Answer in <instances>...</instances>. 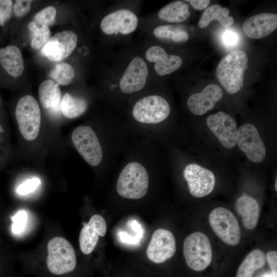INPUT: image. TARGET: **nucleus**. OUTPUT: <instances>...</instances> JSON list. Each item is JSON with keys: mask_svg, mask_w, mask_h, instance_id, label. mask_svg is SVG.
Returning a JSON list of instances; mask_svg holds the SVG:
<instances>
[{"mask_svg": "<svg viewBox=\"0 0 277 277\" xmlns=\"http://www.w3.org/2000/svg\"><path fill=\"white\" fill-rule=\"evenodd\" d=\"M247 62V54L241 50L232 51L221 60L216 68V76L227 92L234 94L242 88Z\"/></svg>", "mask_w": 277, "mask_h": 277, "instance_id": "1", "label": "nucleus"}, {"mask_svg": "<svg viewBox=\"0 0 277 277\" xmlns=\"http://www.w3.org/2000/svg\"><path fill=\"white\" fill-rule=\"evenodd\" d=\"M149 186V177L145 168L137 162L128 164L120 174L116 191L121 196L138 200L146 194Z\"/></svg>", "mask_w": 277, "mask_h": 277, "instance_id": "2", "label": "nucleus"}, {"mask_svg": "<svg viewBox=\"0 0 277 277\" xmlns=\"http://www.w3.org/2000/svg\"><path fill=\"white\" fill-rule=\"evenodd\" d=\"M46 264L49 271L57 275L73 271L76 266V258L72 245L64 238L51 239L47 245Z\"/></svg>", "mask_w": 277, "mask_h": 277, "instance_id": "3", "label": "nucleus"}, {"mask_svg": "<svg viewBox=\"0 0 277 277\" xmlns=\"http://www.w3.org/2000/svg\"><path fill=\"white\" fill-rule=\"evenodd\" d=\"M183 254L187 266L192 270L201 271L211 263L212 251L208 236L201 232H195L184 241Z\"/></svg>", "mask_w": 277, "mask_h": 277, "instance_id": "4", "label": "nucleus"}, {"mask_svg": "<svg viewBox=\"0 0 277 277\" xmlns=\"http://www.w3.org/2000/svg\"><path fill=\"white\" fill-rule=\"evenodd\" d=\"M15 117L22 136L28 141L35 140L40 129L41 114L37 101L31 95H25L18 101Z\"/></svg>", "mask_w": 277, "mask_h": 277, "instance_id": "5", "label": "nucleus"}, {"mask_svg": "<svg viewBox=\"0 0 277 277\" xmlns=\"http://www.w3.org/2000/svg\"><path fill=\"white\" fill-rule=\"evenodd\" d=\"M213 231L225 244L235 246L240 241L241 233L238 220L233 213L224 207L214 208L209 216Z\"/></svg>", "mask_w": 277, "mask_h": 277, "instance_id": "6", "label": "nucleus"}, {"mask_svg": "<svg viewBox=\"0 0 277 277\" xmlns=\"http://www.w3.org/2000/svg\"><path fill=\"white\" fill-rule=\"evenodd\" d=\"M170 111V105L164 98L152 95L143 97L136 102L132 109V115L138 122L153 124L167 118Z\"/></svg>", "mask_w": 277, "mask_h": 277, "instance_id": "7", "label": "nucleus"}, {"mask_svg": "<svg viewBox=\"0 0 277 277\" xmlns=\"http://www.w3.org/2000/svg\"><path fill=\"white\" fill-rule=\"evenodd\" d=\"M72 141L84 160L90 165L98 166L103 158L102 149L98 139L89 126L77 127L72 134Z\"/></svg>", "mask_w": 277, "mask_h": 277, "instance_id": "8", "label": "nucleus"}, {"mask_svg": "<svg viewBox=\"0 0 277 277\" xmlns=\"http://www.w3.org/2000/svg\"><path fill=\"white\" fill-rule=\"evenodd\" d=\"M236 144L253 162H261L265 157V145L257 129L251 124H244L237 130Z\"/></svg>", "mask_w": 277, "mask_h": 277, "instance_id": "9", "label": "nucleus"}, {"mask_svg": "<svg viewBox=\"0 0 277 277\" xmlns=\"http://www.w3.org/2000/svg\"><path fill=\"white\" fill-rule=\"evenodd\" d=\"M190 193L196 197L209 194L214 187L215 179L213 173L196 164L187 165L183 171Z\"/></svg>", "mask_w": 277, "mask_h": 277, "instance_id": "10", "label": "nucleus"}, {"mask_svg": "<svg viewBox=\"0 0 277 277\" xmlns=\"http://www.w3.org/2000/svg\"><path fill=\"white\" fill-rule=\"evenodd\" d=\"M176 251V242L169 230L159 228L153 233L146 249L148 259L155 264H161L171 258Z\"/></svg>", "mask_w": 277, "mask_h": 277, "instance_id": "11", "label": "nucleus"}, {"mask_svg": "<svg viewBox=\"0 0 277 277\" xmlns=\"http://www.w3.org/2000/svg\"><path fill=\"white\" fill-rule=\"evenodd\" d=\"M77 42L76 33L64 30L50 37L42 49L43 54L52 62H60L69 56L75 49Z\"/></svg>", "mask_w": 277, "mask_h": 277, "instance_id": "12", "label": "nucleus"}, {"mask_svg": "<svg viewBox=\"0 0 277 277\" xmlns=\"http://www.w3.org/2000/svg\"><path fill=\"white\" fill-rule=\"evenodd\" d=\"M206 123L225 147L230 149L235 146L237 126L235 121L229 115L222 111L219 112L209 115Z\"/></svg>", "mask_w": 277, "mask_h": 277, "instance_id": "13", "label": "nucleus"}, {"mask_svg": "<svg viewBox=\"0 0 277 277\" xmlns=\"http://www.w3.org/2000/svg\"><path fill=\"white\" fill-rule=\"evenodd\" d=\"M148 70L144 60L136 56L129 63L120 81L122 92L130 94L142 90L145 86Z\"/></svg>", "mask_w": 277, "mask_h": 277, "instance_id": "14", "label": "nucleus"}, {"mask_svg": "<svg viewBox=\"0 0 277 277\" xmlns=\"http://www.w3.org/2000/svg\"><path fill=\"white\" fill-rule=\"evenodd\" d=\"M138 24L136 15L127 9H120L105 16L101 22V28L105 34L117 32L128 34L134 31Z\"/></svg>", "mask_w": 277, "mask_h": 277, "instance_id": "15", "label": "nucleus"}, {"mask_svg": "<svg viewBox=\"0 0 277 277\" xmlns=\"http://www.w3.org/2000/svg\"><path fill=\"white\" fill-rule=\"evenodd\" d=\"M107 225L104 217L95 214L85 223L79 236V243L82 252L88 254L95 248L99 236H104L106 233Z\"/></svg>", "mask_w": 277, "mask_h": 277, "instance_id": "16", "label": "nucleus"}, {"mask_svg": "<svg viewBox=\"0 0 277 277\" xmlns=\"http://www.w3.org/2000/svg\"><path fill=\"white\" fill-rule=\"evenodd\" d=\"M221 88L214 84L205 87L199 93L190 95L187 101L190 111L196 115H202L212 109L223 96Z\"/></svg>", "mask_w": 277, "mask_h": 277, "instance_id": "17", "label": "nucleus"}, {"mask_svg": "<svg viewBox=\"0 0 277 277\" xmlns=\"http://www.w3.org/2000/svg\"><path fill=\"white\" fill-rule=\"evenodd\" d=\"M277 27V15L271 13H262L247 19L243 25L245 34L249 38L259 39L265 37Z\"/></svg>", "mask_w": 277, "mask_h": 277, "instance_id": "18", "label": "nucleus"}, {"mask_svg": "<svg viewBox=\"0 0 277 277\" xmlns=\"http://www.w3.org/2000/svg\"><path fill=\"white\" fill-rule=\"evenodd\" d=\"M147 61L155 63L154 69L161 76L169 74L179 69L182 64V58L176 55H169L159 46L150 47L146 51Z\"/></svg>", "mask_w": 277, "mask_h": 277, "instance_id": "19", "label": "nucleus"}, {"mask_svg": "<svg viewBox=\"0 0 277 277\" xmlns=\"http://www.w3.org/2000/svg\"><path fill=\"white\" fill-rule=\"evenodd\" d=\"M236 209L242 216L246 228L252 229L256 226L259 219L260 206L255 199L244 193L236 201Z\"/></svg>", "mask_w": 277, "mask_h": 277, "instance_id": "20", "label": "nucleus"}, {"mask_svg": "<svg viewBox=\"0 0 277 277\" xmlns=\"http://www.w3.org/2000/svg\"><path fill=\"white\" fill-rule=\"evenodd\" d=\"M0 64L11 76H20L24 70V63L19 49L10 45L0 49Z\"/></svg>", "mask_w": 277, "mask_h": 277, "instance_id": "21", "label": "nucleus"}, {"mask_svg": "<svg viewBox=\"0 0 277 277\" xmlns=\"http://www.w3.org/2000/svg\"><path fill=\"white\" fill-rule=\"evenodd\" d=\"M38 98L42 107L48 110L61 108V92L58 85L51 80H46L40 85Z\"/></svg>", "mask_w": 277, "mask_h": 277, "instance_id": "22", "label": "nucleus"}, {"mask_svg": "<svg viewBox=\"0 0 277 277\" xmlns=\"http://www.w3.org/2000/svg\"><path fill=\"white\" fill-rule=\"evenodd\" d=\"M229 10L226 7H223L219 5H214L207 8L202 14L198 25L201 28H204L213 20L218 21L224 27H228L232 25L234 19L228 16Z\"/></svg>", "mask_w": 277, "mask_h": 277, "instance_id": "23", "label": "nucleus"}, {"mask_svg": "<svg viewBox=\"0 0 277 277\" xmlns=\"http://www.w3.org/2000/svg\"><path fill=\"white\" fill-rule=\"evenodd\" d=\"M189 8V6L182 1L172 2L159 11L158 16L161 19L170 23L184 22L190 15Z\"/></svg>", "mask_w": 277, "mask_h": 277, "instance_id": "24", "label": "nucleus"}, {"mask_svg": "<svg viewBox=\"0 0 277 277\" xmlns=\"http://www.w3.org/2000/svg\"><path fill=\"white\" fill-rule=\"evenodd\" d=\"M143 226L136 220H129L122 230L117 233L118 241L129 246L139 245L144 235Z\"/></svg>", "mask_w": 277, "mask_h": 277, "instance_id": "25", "label": "nucleus"}, {"mask_svg": "<svg viewBox=\"0 0 277 277\" xmlns=\"http://www.w3.org/2000/svg\"><path fill=\"white\" fill-rule=\"evenodd\" d=\"M264 252L256 249L251 251L239 266L236 277H252L253 273L263 267L265 264Z\"/></svg>", "mask_w": 277, "mask_h": 277, "instance_id": "26", "label": "nucleus"}, {"mask_svg": "<svg viewBox=\"0 0 277 277\" xmlns=\"http://www.w3.org/2000/svg\"><path fill=\"white\" fill-rule=\"evenodd\" d=\"M88 107L87 101L82 97H74L66 93L61 102V110L64 115L69 118L76 117L86 110Z\"/></svg>", "mask_w": 277, "mask_h": 277, "instance_id": "27", "label": "nucleus"}, {"mask_svg": "<svg viewBox=\"0 0 277 277\" xmlns=\"http://www.w3.org/2000/svg\"><path fill=\"white\" fill-rule=\"evenodd\" d=\"M153 34L158 39L176 43L185 42L189 38L188 33L186 30L170 25L156 27L153 30Z\"/></svg>", "mask_w": 277, "mask_h": 277, "instance_id": "28", "label": "nucleus"}, {"mask_svg": "<svg viewBox=\"0 0 277 277\" xmlns=\"http://www.w3.org/2000/svg\"><path fill=\"white\" fill-rule=\"evenodd\" d=\"M75 71L70 64L62 63L56 64L50 72V77L61 85H67L73 80Z\"/></svg>", "mask_w": 277, "mask_h": 277, "instance_id": "29", "label": "nucleus"}, {"mask_svg": "<svg viewBox=\"0 0 277 277\" xmlns=\"http://www.w3.org/2000/svg\"><path fill=\"white\" fill-rule=\"evenodd\" d=\"M28 27L33 33V37L31 42V47L34 49H38L44 46L50 38V30L49 27L46 25L39 27L32 21L28 24Z\"/></svg>", "mask_w": 277, "mask_h": 277, "instance_id": "30", "label": "nucleus"}, {"mask_svg": "<svg viewBox=\"0 0 277 277\" xmlns=\"http://www.w3.org/2000/svg\"><path fill=\"white\" fill-rule=\"evenodd\" d=\"M56 14V10L54 7L48 6L35 14L33 22L39 27L43 25H46L48 26L51 25L55 22Z\"/></svg>", "mask_w": 277, "mask_h": 277, "instance_id": "31", "label": "nucleus"}, {"mask_svg": "<svg viewBox=\"0 0 277 277\" xmlns=\"http://www.w3.org/2000/svg\"><path fill=\"white\" fill-rule=\"evenodd\" d=\"M13 224L12 230L14 233L19 234L23 231L25 229L27 213L24 210H21L12 217Z\"/></svg>", "mask_w": 277, "mask_h": 277, "instance_id": "32", "label": "nucleus"}, {"mask_svg": "<svg viewBox=\"0 0 277 277\" xmlns=\"http://www.w3.org/2000/svg\"><path fill=\"white\" fill-rule=\"evenodd\" d=\"M41 181L38 178L33 177L26 181L17 188L18 194L25 195L34 191L40 185Z\"/></svg>", "mask_w": 277, "mask_h": 277, "instance_id": "33", "label": "nucleus"}, {"mask_svg": "<svg viewBox=\"0 0 277 277\" xmlns=\"http://www.w3.org/2000/svg\"><path fill=\"white\" fill-rule=\"evenodd\" d=\"M12 1L0 0V26H4L11 16Z\"/></svg>", "mask_w": 277, "mask_h": 277, "instance_id": "34", "label": "nucleus"}, {"mask_svg": "<svg viewBox=\"0 0 277 277\" xmlns=\"http://www.w3.org/2000/svg\"><path fill=\"white\" fill-rule=\"evenodd\" d=\"M32 1L17 0L13 6L14 14L17 17H21L27 14L31 8Z\"/></svg>", "mask_w": 277, "mask_h": 277, "instance_id": "35", "label": "nucleus"}, {"mask_svg": "<svg viewBox=\"0 0 277 277\" xmlns=\"http://www.w3.org/2000/svg\"><path fill=\"white\" fill-rule=\"evenodd\" d=\"M222 41L227 46H232L236 45L239 41L238 34L231 30H226L222 34Z\"/></svg>", "mask_w": 277, "mask_h": 277, "instance_id": "36", "label": "nucleus"}, {"mask_svg": "<svg viewBox=\"0 0 277 277\" xmlns=\"http://www.w3.org/2000/svg\"><path fill=\"white\" fill-rule=\"evenodd\" d=\"M265 258L271 270V273L276 277L277 273V252L270 251L267 252Z\"/></svg>", "mask_w": 277, "mask_h": 277, "instance_id": "37", "label": "nucleus"}, {"mask_svg": "<svg viewBox=\"0 0 277 277\" xmlns=\"http://www.w3.org/2000/svg\"><path fill=\"white\" fill-rule=\"evenodd\" d=\"M185 1L189 2L195 9L200 10L205 9L210 4L209 0H188Z\"/></svg>", "mask_w": 277, "mask_h": 277, "instance_id": "38", "label": "nucleus"}, {"mask_svg": "<svg viewBox=\"0 0 277 277\" xmlns=\"http://www.w3.org/2000/svg\"><path fill=\"white\" fill-rule=\"evenodd\" d=\"M263 277H276L272 273V275L271 274H267V275H265Z\"/></svg>", "mask_w": 277, "mask_h": 277, "instance_id": "39", "label": "nucleus"}, {"mask_svg": "<svg viewBox=\"0 0 277 277\" xmlns=\"http://www.w3.org/2000/svg\"><path fill=\"white\" fill-rule=\"evenodd\" d=\"M277 179L276 178V180H275V190L276 191L277 190Z\"/></svg>", "mask_w": 277, "mask_h": 277, "instance_id": "40", "label": "nucleus"}]
</instances>
